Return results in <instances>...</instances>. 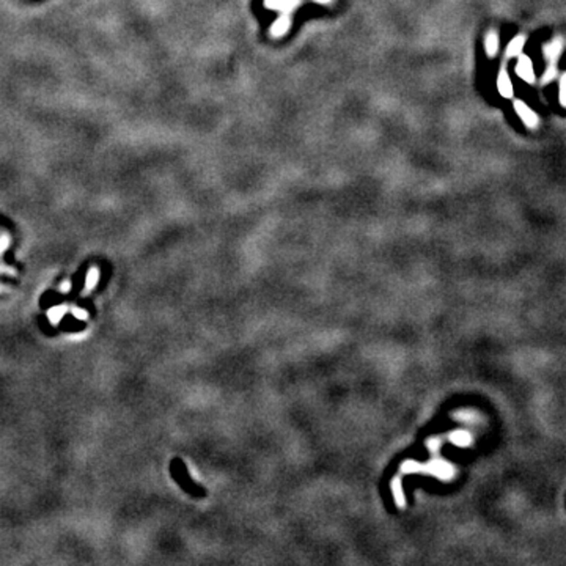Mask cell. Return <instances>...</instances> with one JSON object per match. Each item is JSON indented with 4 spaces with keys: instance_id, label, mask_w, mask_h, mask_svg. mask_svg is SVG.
<instances>
[{
    "instance_id": "6da1fadb",
    "label": "cell",
    "mask_w": 566,
    "mask_h": 566,
    "mask_svg": "<svg viewBox=\"0 0 566 566\" xmlns=\"http://www.w3.org/2000/svg\"><path fill=\"white\" fill-rule=\"evenodd\" d=\"M514 110H516V113L519 115V118L525 123V126H529L530 129H535L538 125H539V118H538V115L527 106L524 101H521V100H516L514 101Z\"/></svg>"
},
{
    "instance_id": "7a4b0ae2",
    "label": "cell",
    "mask_w": 566,
    "mask_h": 566,
    "mask_svg": "<svg viewBox=\"0 0 566 566\" xmlns=\"http://www.w3.org/2000/svg\"><path fill=\"white\" fill-rule=\"evenodd\" d=\"M516 74L527 84L535 82L536 77H535L533 63L527 55H519V60H518V65H516Z\"/></svg>"
},
{
    "instance_id": "3957f363",
    "label": "cell",
    "mask_w": 566,
    "mask_h": 566,
    "mask_svg": "<svg viewBox=\"0 0 566 566\" xmlns=\"http://www.w3.org/2000/svg\"><path fill=\"white\" fill-rule=\"evenodd\" d=\"M563 46H564L563 36H557V38H554V41H551L549 44L544 46V52L543 54H544V57L548 58L551 63H557L558 57L563 52Z\"/></svg>"
},
{
    "instance_id": "277c9868",
    "label": "cell",
    "mask_w": 566,
    "mask_h": 566,
    "mask_svg": "<svg viewBox=\"0 0 566 566\" xmlns=\"http://www.w3.org/2000/svg\"><path fill=\"white\" fill-rule=\"evenodd\" d=\"M497 88H499V93L503 96V97H511L513 96V82L510 79L508 72L505 69H502L499 72V77H497Z\"/></svg>"
},
{
    "instance_id": "5b68a950",
    "label": "cell",
    "mask_w": 566,
    "mask_h": 566,
    "mask_svg": "<svg viewBox=\"0 0 566 566\" xmlns=\"http://www.w3.org/2000/svg\"><path fill=\"white\" fill-rule=\"evenodd\" d=\"M100 277H101V272H100V269H97L96 266H93V267H90L88 269V272H87V279H85V285H84V289H82V298H85V296H88L90 292L96 288V285H97V282H100Z\"/></svg>"
},
{
    "instance_id": "8992f818",
    "label": "cell",
    "mask_w": 566,
    "mask_h": 566,
    "mask_svg": "<svg viewBox=\"0 0 566 566\" xmlns=\"http://www.w3.org/2000/svg\"><path fill=\"white\" fill-rule=\"evenodd\" d=\"M301 4V0H264V5L272 10H279L282 13H289L292 8H296Z\"/></svg>"
},
{
    "instance_id": "52a82bcc",
    "label": "cell",
    "mask_w": 566,
    "mask_h": 566,
    "mask_svg": "<svg viewBox=\"0 0 566 566\" xmlns=\"http://www.w3.org/2000/svg\"><path fill=\"white\" fill-rule=\"evenodd\" d=\"M291 29V19H289V16L286 14V13H283L277 21L272 24V27H270V33L274 35V36H283L288 30Z\"/></svg>"
},
{
    "instance_id": "ba28073f",
    "label": "cell",
    "mask_w": 566,
    "mask_h": 566,
    "mask_svg": "<svg viewBox=\"0 0 566 566\" xmlns=\"http://www.w3.org/2000/svg\"><path fill=\"white\" fill-rule=\"evenodd\" d=\"M484 47H486L487 57H494L499 52V35H497V32H494V30L487 32L486 40H484Z\"/></svg>"
},
{
    "instance_id": "9c48e42d",
    "label": "cell",
    "mask_w": 566,
    "mask_h": 566,
    "mask_svg": "<svg viewBox=\"0 0 566 566\" xmlns=\"http://www.w3.org/2000/svg\"><path fill=\"white\" fill-rule=\"evenodd\" d=\"M66 311H68V307L66 305H55V307H52V308L47 310V319L54 326L60 324V321L63 319Z\"/></svg>"
},
{
    "instance_id": "30bf717a",
    "label": "cell",
    "mask_w": 566,
    "mask_h": 566,
    "mask_svg": "<svg viewBox=\"0 0 566 566\" xmlns=\"http://www.w3.org/2000/svg\"><path fill=\"white\" fill-rule=\"evenodd\" d=\"M524 44H525V36L519 35L516 38H513L511 43L506 47V57H516V55H521L522 49H524Z\"/></svg>"
},
{
    "instance_id": "8fae6325",
    "label": "cell",
    "mask_w": 566,
    "mask_h": 566,
    "mask_svg": "<svg viewBox=\"0 0 566 566\" xmlns=\"http://www.w3.org/2000/svg\"><path fill=\"white\" fill-rule=\"evenodd\" d=\"M555 77H557V66H555V63H551V66L546 69L541 82L543 84H549V82H552L555 79Z\"/></svg>"
},
{
    "instance_id": "7c38bea8",
    "label": "cell",
    "mask_w": 566,
    "mask_h": 566,
    "mask_svg": "<svg viewBox=\"0 0 566 566\" xmlns=\"http://www.w3.org/2000/svg\"><path fill=\"white\" fill-rule=\"evenodd\" d=\"M558 100H560V106H564L566 104V96H564V91H566V74H560V85H558Z\"/></svg>"
},
{
    "instance_id": "4fadbf2b",
    "label": "cell",
    "mask_w": 566,
    "mask_h": 566,
    "mask_svg": "<svg viewBox=\"0 0 566 566\" xmlns=\"http://www.w3.org/2000/svg\"><path fill=\"white\" fill-rule=\"evenodd\" d=\"M71 313L76 319H79V321H87L88 319V311L81 308V307H71Z\"/></svg>"
},
{
    "instance_id": "5bb4252c",
    "label": "cell",
    "mask_w": 566,
    "mask_h": 566,
    "mask_svg": "<svg viewBox=\"0 0 566 566\" xmlns=\"http://www.w3.org/2000/svg\"><path fill=\"white\" fill-rule=\"evenodd\" d=\"M8 245H10V236L5 233V235L0 236V257H2L4 253H5V250L8 249Z\"/></svg>"
},
{
    "instance_id": "9a60e30c",
    "label": "cell",
    "mask_w": 566,
    "mask_h": 566,
    "mask_svg": "<svg viewBox=\"0 0 566 566\" xmlns=\"http://www.w3.org/2000/svg\"><path fill=\"white\" fill-rule=\"evenodd\" d=\"M71 282L69 280H65L63 283H60V286H58V292H62V294H68V292L71 291Z\"/></svg>"
},
{
    "instance_id": "2e32d148",
    "label": "cell",
    "mask_w": 566,
    "mask_h": 566,
    "mask_svg": "<svg viewBox=\"0 0 566 566\" xmlns=\"http://www.w3.org/2000/svg\"><path fill=\"white\" fill-rule=\"evenodd\" d=\"M0 274H7V276H16V269H13V267H8V266H4V264H0Z\"/></svg>"
},
{
    "instance_id": "e0dca14e",
    "label": "cell",
    "mask_w": 566,
    "mask_h": 566,
    "mask_svg": "<svg viewBox=\"0 0 566 566\" xmlns=\"http://www.w3.org/2000/svg\"><path fill=\"white\" fill-rule=\"evenodd\" d=\"M315 2H318V4H330L332 0H315Z\"/></svg>"
},
{
    "instance_id": "ac0fdd59",
    "label": "cell",
    "mask_w": 566,
    "mask_h": 566,
    "mask_svg": "<svg viewBox=\"0 0 566 566\" xmlns=\"http://www.w3.org/2000/svg\"><path fill=\"white\" fill-rule=\"evenodd\" d=\"M8 289V286H4V285H0V292H4V291H7Z\"/></svg>"
}]
</instances>
